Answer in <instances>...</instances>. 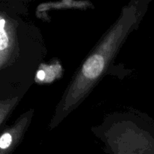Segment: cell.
<instances>
[{
  "label": "cell",
  "mask_w": 154,
  "mask_h": 154,
  "mask_svg": "<svg viewBox=\"0 0 154 154\" xmlns=\"http://www.w3.org/2000/svg\"><path fill=\"white\" fill-rule=\"evenodd\" d=\"M132 27V25L125 26V24H122L120 26H117V28L112 30L110 36L107 38V48H105V42L102 43V48L99 49V51H96L93 54H92L84 63L82 69H81V74L79 77L84 79L83 82H86V84L88 85L89 82L95 81L101 73L103 71L105 68V64L107 63V59L111 55V51L105 52L114 43L117 42H120L124 36H126V32L128 31L129 27Z\"/></svg>",
  "instance_id": "obj_1"
},
{
  "label": "cell",
  "mask_w": 154,
  "mask_h": 154,
  "mask_svg": "<svg viewBox=\"0 0 154 154\" xmlns=\"http://www.w3.org/2000/svg\"><path fill=\"white\" fill-rule=\"evenodd\" d=\"M6 21L0 18V66L5 55V51L9 45V38L5 29Z\"/></svg>",
  "instance_id": "obj_2"
},
{
  "label": "cell",
  "mask_w": 154,
  "mask_h": 154,
  "mask_svg": "<svg viewBox=\"0 0 154 154\" xmlns=\"http://www.w3.org/2000/svg\"><path fill=\"white\" fill-rule=\"evenodd\" d=\"M37 77L38 79L43 80L45 77V73L43 70H39L37 73Z\"/></svg>",
  "instance_id": "obj_3"
},
{
  "label": "cell",
  "mask_w": 154,
  "mask_h": 154,
  "mask_svg": "<svg viewBox=\"0 0 154 154\" xmlns=\"http://www.w3.org/2000/svg\"><path fill=\"white\" fill-rule=\"evenodd\" d=\"M5 113V106L2 104V105H0V121H1V119L2 118Z\"/></svg>",
  "instance_id": "obj_4"
}]
</instances>
